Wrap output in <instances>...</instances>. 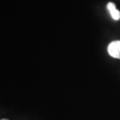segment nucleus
I'll use <instances>...</instances> for the list:
<instances>
[{
    "mask_svg": "<svg viewBox=\"0 0 120 120\" xmlns=\"http://www.w3.org/2000/svg\"><path fill=\"white\" fill-rule=\"evenodd\" d=\"M107 9L110 12V15L112 17V19L115 20H120V11L116 9V4L113 3V2H109L107 4Z\"/></svg>",
    "mask_w": 120,
    "mask_h": 120,
    "instance_id": "f03ea898",
    "label": "nucleus"
},
{
    "mask_svg": "<svg viewBox=\"0 0 120 120\" xmlns=\"http://www.w3.org/2000/svg\"><path fill=\"white\" fill-rule=\"evenodd\" d=\"M1 120H8V119H1Z\"/></svg>",
    "mask_w": 120,
    "mask_h": 120,
    "instance_id": "7ed1b4c3",
    "label": "nucleus"
},
{
    "mask_svg": "<svg viewBox=\"0 0 120 120\" xmlns=\"http://www.w3.org/2000/svg\"><path fill=\"white\" fill-rule=\"evenodd\" d=\"M108 52L110 56L115 58H120V41H114L108 46Z\"/></svg>",
    "mask_w": 120,
    "mask_h": 120,
    "instance_id": "f257e3e1",
    "label": "nucleus"
}]
</instances>
